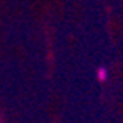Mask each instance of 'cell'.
I'll list each match as a JSON object with an SVG mask.
<instances>
[{"instance_id":"1","label":"cell","mask_w":123,"mask_h":123,"mask_svg":"<svg viewBox=\"0 0 123 123\" xmlns=\"http://www.w3.org/2000/svg\"><path fill=\"white\" fill-rule=\"evenodd\" d=\"M105 78H107V70H105V67H99L98 69V80H99V82H104Z\"/></svg>"}]
</instances>
